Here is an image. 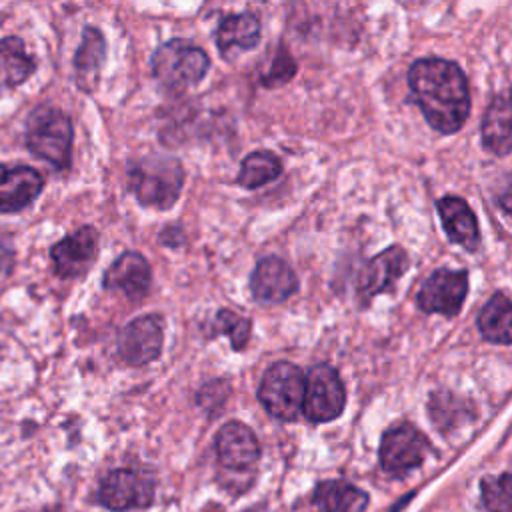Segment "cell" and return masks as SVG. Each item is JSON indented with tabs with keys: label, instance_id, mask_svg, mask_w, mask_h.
<instances>
[{
	"label": "cell",
	"instance_id": "obj_17",
	"mask_svg": "<svg viewBox=\"0 0 512 512\" xmlns=\"http://www.w3.org/2000/svg\"><path fill=\"white\" fill-rule=\"evenodd\" d=\"M482 144L488 152L496 156H506L512 152V88L500 92L484 112Z\"/></svg>",
	"mask_w": 512,
	"mask_h": 512
},
{
	"label": "cell",
	"instance_id": "obj_21",
	"mask_svg": "<svg viewBox=\"0 0 512 512\" xmlns=\"http://www.w3.org/2000/svg\"><path fill=\"white\" fill-rule=\"evenodd\" d=\"M34 68V60L28 56L20 38L10 36L0 40V94L26 82Z\"/></svg>",
	"mask_w": 512,
	"mask_h": 512
},
{
	"label": "cell",
	"instance_id": "obj_24",
	"mask_svg": "<svg viewBox=\"0 0 512 512\" xmlns=\"http://www.w3.org/2000/svg\"><path fill=\"white\" fill-rule=\"evenodd\" d=\"M106 56V42L98 28H84L82 42L74 54V68L80 80L94 76Z\"/></svg>",
	"mask_w": 512,
	"mask_h": 512
},
{
	"label": "cell",
	"instance_id": "obj_27",
	"mask_svg": "<svg viewBox=\"0 0 512 512\" xmlns=\"http://www.w3.org/2000/svg\"><path fill=\"white\" fill-rule=\"evenodd\" d=\"M228 392H230V386L226 380H210L198 390L196 400L210 414H218L228 398Z\"/></svg>",
	"mask_w": 512,
	"mask_h": 512
},
{
	"label": "cell",
	"instance_id": "obj_19",
	"mask_svg": "<svg viewBox=\"0 0 512 512\" xmlns=\"http://www.w3.org/2000/svg\"><path fill=\"white\" fill-rule=\"evenodd\" d=\"M312 506L318 512H364L368 494L346 480H322L312 492Z\"/></svg>",
	"mask_w": 512,
	"mask_h": 512
},
{
	"label": "cell",
	"instance_id": "obj_29",
	"mask_svg": "<svg viewBox=\"0 0 512 512\" xmlns=\"http://www.w3.org/2000/svg\"><path fill=\"white\" fill-rule=\"evenodd\" d=\"M498 204H500V208H502L504 212L512 214V174L508 176V180H506L502 192L498 194Z\"/></svg>",
	"mask_w": 512,
	"mask_h": 512
},
{
	"label": "cell",
	"instance_id": "obj_1",
	"mask_svg": "<svg viewBox=\"0 0 512 512\" xmlns=\"http://www.w3.org/2000/svg\"><path fill=\"white\" fill-rule=\"evenodd\" d=\"M408 86L432 128L442 134L462 128L470 112V90L458 64L444 58H420L408 70Z\"/></svg>",
	"mask_w": 512,
	"mask_h": 512
},
{
	"label": "cell",
	"instance_id": "obj_18",
	"mask_svg": "<svg viewBox=\"0 0 512 512\" xmlns=\"http://www.w3.org/2000/svg\"><path fill=\"white\" fill-rule=\"evenodd\" d=\"M436 208L446 236L454 244L466 248L468 252H474L480 246V230L476 216L466 200L458 196H442L436 202Z\"/></svg>",
	"mask_w": 512,
	"mask_h": 512
},
{
	"label": "cell",
	"instance_id": "obj_9",
	"mask_svg": "<svg viewBox=\"0 0 512 512\" xmlns=\"http://www.w3.org/2000/svg\"><path fill=\"white\" fill-rule=\"evenodd\" d=\"M466 292H468L466 270L438 268L424 280L416 300L424 312L456 316L464 304Z\"/></svg>",
	"mask_w": 512,
	"mask_h": 512
},
{
	"label": "cell",
	"instance_id": "obj_22",
	"mask_svg": "<svg viewBox=\"0 0 512 512\" xmlns=\"http://www.w3.org/2000/svg\"><path fill=\"white\" fill-rule=\"evenodd\" d=\"M260 42V22L254 14H236L220 22L216 30V44L222 56L230 54V48L252 50Z\"/></svg>",
	"mask_w": 512,
	"mask_h": 512
},
{
	"label": "cell",
	"instance_id": "obj_10",
	"mask_svg": "<svg viewBox=\"0 0 512 512\" xmlns=\"http://www.w3.org/2000/svg\"><path fill=\"white\" fill-rule=\"evenodd\" d=\"M164 344V328L158 316H138L118 336V356L130 366L154 362Z\"/></svg>",
	"mask_w": 512,
	"mask_h": 512
},
{
	"label": "cell",
	"instance_id": "obj_7",
	"mask_svg": "<svg viewBox=\"0 0 512 512\" xmlns=\"http://www.w3.org/2000/svg\"><path fill=\"white\" fill-rule=\"evenodd\" d=\"M346 404V390L338 372L328 364H316L306 374L302 412L314 424L338 418Z\"/></svg>",
	"mask_w": 512,
	"mask_h": 512
},
{
	"label": "cell",
	"instance_id": "obj_15",
	"mask_svg": "<svg viewBox=\"0 0 512 512\" xmlns=\"http://www.w3.org/2000/svg\"><path fill=\"white\" fill-rule=\"evenodd\" d=\"M152 272L148 260L134 250L120 254L104 272L102 286L110 292H122L128 298H144L150 290Z\"/></svg>",
	"mask_w": 512,
	"mask_h": 512
},
{
	"label": "cell",
	"instance_id": "obj_8",
	"mask_svg": "<svg viewBox=\"0 0 512 512\" xmlns=\"http://www.w3.org/2000/svg\"><path fill=\"white\" fill-rule=\"evenodd\" d=\"M96 496L102 506L114 512L148 508L154 500V484L146 474L118 468L102 478Z\"/></svg>",
	"mask_w": 512,
	"mask_h": 512
},
{
	"label": "cell",
	"instance_id": "obj_13",
	"mask_svg": "<svg viewBox=\"0 0 512 512\" xmlns=\"http://www.w3.org/2000/svg\"><path fill=\"white\" fill-rule=\"evenodd\" d=\"M298 290V278L290 264L278 256L258 260L250 276V292L256 302L278 304Z\"/></svg>",
	"mask_w": 512,
	"mask_h": 512
},
{
	"label": "cell",
	"instance_id": "obj_16",
	"mask_svg": "<svg viewBox=\"0 0 512 512\" xmlns=\"http://www.w3.org/2000/svg\"><path fill=\"white\" fill-rule=\"evenodd\" d=\"M44 178L32 166L0 164V214L20 212L42 192Z\"/></svg>",
	"mask_w": 512,
	"mask_h": 512
},
{
	"label": "cell",
	"instance_id": "obj_6",
	"mask_svg": "<svg viewBox=\"0 0 512 512\" xmlns=\"http://www.w3.org/2000/svg\"><path fill=\"white\" fill-rule=\"evenodd\" d=\"M432 450L428 438L410 422H398L390 426L380 440V466L392 476H402L412 468H418L426 454Z\"/></svg>",
	"mask_w": 512,
	"mask_h": 512
},
{
	"label": "cell",
	"instance_id": "obj_12",
	"mask_svg": "<svg viewBox=\"0 0 512 512\" xmlns=\"http://www.w3.org/2000/svg\"><path fill=\"white\" fill-rule=\"evenodd\" d=\"M214 448L220 466L232 472H244L252 468L262 452L254 430L238 420L226 422L216 432Z\"/></svg>",
	"mask_w": 512,
	"mask_h": 512
},
{
	"label": "cell",
	"instance_id": "obj_11",
	"mask_svg": "<svg viewBox=\"0 0 512 512\" xmlns=\"http://www.w3.org/2000/svg\"><path fill=\"white\" fill-rule=\"evenodd\" d=\"M98 254V232L94 226H82L64 236L50 248L54 272L60 278L84 276Z\"/></svg>",
	"mask_w": 512,
	"mask_h": 512
},
{
	"label": "cell",
	"instance_id": "obj_25",
	"mask_svg": "<svg viewBox=\"0 0 512 512\" xmlns=\"http://www.w3.org/2000/svg\"><path fill=\"white\" fill-rule=\"evenodd\" d=\"M480 494L486 512H512V472L482 478Z\"/></svg>",
	"mask_w": 512,
	"mask_h": 512
},
{
	"label": "cell",
	"instance_id": "obj_3",
	"mask_svg": "<svg viewBox=\"0 0 512 512\" xmlns=\"http://www.w3.org/2000/svg\"><path fill=\"white\" fill-rule=\"evenodd\" d=\"M72 138V122L58 108L40 106L32 110L26 120L28 150L56 170H66L70 166Z\"/></svg>",
	"mask_w": 512,
	"mask_h": 512
},
{
	"label": "cell",
	"instance_id": "obj_23",
	"mask_svg": "<svg viewBox=\"0 0 512 512\" xmlns=\"http://www.w3.org/2000/svg\"><path fill=\"white\" fill-rule=\"evenodd\" d=\"M280 172H282V164L276 154L268 150H256L242 160V166L238 172V184L248 190H254L278 178Z\"/></svg>",
	"mask_w": 512,
	"mask_h": 512
},
{
	"label": "cell",
	"instance_id": "obj_30",
	"mask_svg": "<svg viewBox=\"0 0 512 512\" xmlns=\"http://www.w3.org/2000/svg\"><path fill=\"white\" fill-rule=\"evenodd\" d=\"M24 512H64L60 506H46V508H34V510H24Z\"/></svg>",
	"mask_w": 512,
	"mask_h": 512
},
{
	"label": "cell",
	"instance_id": "obj_5",
	"mask_svg": "<svg viewBox=\"0 0 512 512\" xmlns=\"http://www.w3.org/2000/svg\"><path fill=\"white\" fill-rule=\"evenodd\" d=\"M150 68L162 86L170 90H184L206 76L210 58L202 48L176 38L162 44L152 54Z\"/></svg>",
	"mask_w": 512,
	"mask_h": 512
},
{
	"label": "cell",
	"instance_id": "obj_20",
	"mask_svg": "<svg viewBox=\"0 0 512 512\" xmlns=\"http://www.w3.org/2000/svg\"><path fill=\"white\" fill-rule=\"evenodd\" d=\"M480 334L496 344H512V298L502 292L490 296L476 318Z\"/></svg>",
	"mask_w": 512,
	"mask_h": 512
},
{
	"label": "cell",
	"instance_id": "obj_4",
	"mask_svg": "<svg viewBox=\"0 0 512 512\" xmlns=\"http://www.w3.org/2000/svg\"><path fill=\"white\" fill-rule=\"evenodd\" d=\"M304 392L306 376L296 364L286 360L268 366L258 384L260 404L270 416L284 422H292L300 416L304 406Z\"/></svg>",
	"mask_w": 512,
	"mask_h": 512
},
{
	"label": "cell",
	"instance_id": "obj_28",
	"mask_svg": "<svg viewBox=\"0 0 512 512\" xmlns=\"http://www.w3.org/2000/svg\"><path fill=\"white\" fill-rule=\"evenodd\" d=\"M294 74H296L294 58L284 48H280L272 66H270V70L262 76V84L264 86H278V84L288 82Z\"/></svg>",
	"mask_w": 512,
	"mask_h": 512
},
{
	"label": "cell",
	"instance_id": "obj_2",
	"mask_svg": "<svg viewBox=\"0 0 512 512\" xmlns=\"http://www.w3.org/2000/svg\"><path fill=\"white\" fill-rule=\"evenodd\" d=\"M184 184V170L176 158L146 156L128 164V186L142 206L166 210L174 206Z\"/></svg>",
	"mask_w": 512,
	"mask_h": 512
},
{
	"label": "cell",
	"instance_id": "obj_14",
	"mask_svg": "<svg viewBox=\"0 0 512 512\" xmlns=\"http://www.w3.org/2000/svg\"><path fill=\"white\" fill-rule=\"evenodd\" d=\"M410 266L408 254L402 246H390L372 256L358 276V296L370 300L378 292L388 290Z\"/></svg>",
	"mask_w": 512,
	"mask_h": 512
},
{
	"label": "cell",
	"instance_id": "obj_26",
	"mask_svg": "<svg viewBox=\"0 0 512 512\" xmlns=\"http://www.w3.org/2000/svg\"><path fill=\"white\" fill-rule=\"evenodd\" d=\"M214 328H216V334H224L230 338L232 342V348L234 350H242L250 338V328H252V322L244 316H240L238 312L234 310H228V308H222L216 312V318H214Z\"/></svg>",
	"mask_w": 512,
	"mask_h": 512
}]
</instances>
